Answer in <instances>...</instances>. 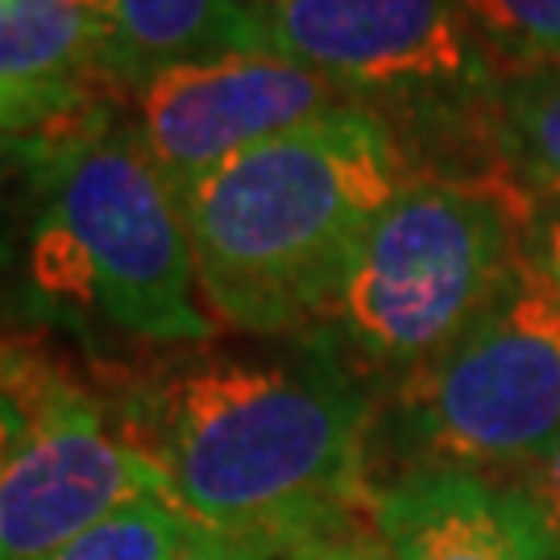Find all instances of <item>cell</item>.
<instances>
[{"instance_id": "cell-1", "label": "cell", "mask_w": 560, "mask_h": 560, "mask_svg": "<svg viewBox=\"0 0 560 560\" xmlns=\"http://www.w3.org/2000/svg\"><path fill=\"white\" fill-rule=\"evenodd\" d=\"M374 416L337 353L196 358L141 386L125 432L196 523L287 552L370 511Z\"/></svg>"}, {"instance_id": "cell-2", "label": "cell", "mask_w": 560, "mask_h": 560, "mask_svg": "<svg viewBox=\"0 0 560 560\" xmlns=\"http://www.w3.org/2000/svg\"><path fill=\"white\" fill-rule=\"evenodd\" d=\"M416 171L378 104L349 101L179 187L208 316L249 337L320 328L365 229Z\"/></svg>"}, {"instance_id": "cell-3", "label": "cell", "mask_w": 560, "mask_h": 560, "mask_svg": "<svg viewBox=\"0 0 560 560\" xmlns=\"http://www.w3.org/2000/svg\"><path fill=\"white\" fill-rule=\"evenodd\" d=\"M21 279L50 320L138 345L217 337L179 191L145 154L133 120L101 117L59 133L21 249Z\"/></svg>"}, {"instance_id": "cell-4", "label": "cell", "mask_w": 560, "mask_h": 560, "mask_svg": "<svg viewBox=\"0 0 560 560\" xmlns=\"http://www.w3.org/2000/svg\"><path fill=\"white\" fill-rule=\"evenodd\" d=\"M536 217L540 203L490 166L416 171L345 270L324 320L337 358L386 395L436 365L532 258Z\"/></svg>"}, {"instance_id": "cell-5", "label": "cell", "mask_w": 560, "mask_h": 560, "mask_svg": "<svg viewBox=\"0 0 560 560\" xmlns=\"http://www.w3.org/2000/svg\"><path fill=\"white\" fill-rule=\"evenodd\" d=\"M557 436L560 282L532 245L502 300L436 365L378 402L370 481L432 469L515 481Z\"/></svg>"}, {"instance_id": "cell-6", "label": "cell", "mask_w": 560, "mask_h": 560, "mask_svg": "<svg viewBox=\"0 0 560 560\" xmlns=\"http://www.w3.org/2000/svg\"><path fill=\"white\" fill-rule=\"evenodd\" d=\"M25 399V432L0 460V560L55 557L129 499L166 490L162 469L125 423L30 345Z\"/></svg>"}, {"instance_id": "cell-7", "label": "cell", "mask_w": 560, "mask_h": 560, "mask_svg": "<svg viewBox=\"0 0 560 560\" xmlns=\"http://www.w3.org/2000/svg\"><path fill=\"white\" fill-rule=\"evenodd\" d=\"M349 101L358 96L300 62L270 50H241L150 80L133 96V129L179 191L241 150L291 133Z\"/></svg>"}, {"instance_id": "cell-8", "label": "cell", "mask_w": 560, "mask_h": 560, "mask_svg": "<svg viewBox=\"0 0 560 560\" xmlns=\"http://www.w3.org/2000/svg\"><path fill=\"white\" fill-rule=\"evenodd\" d=\"M460 0H261L258 46L300 62L349 96L457 83L478 62Z\"/></svg>"}, {"instance_id": "cell-9", "label": "cell", "mask_w": 560, "mask_h": 560, "mask_svg": "<svg viewBox=\"0 0 560 560\" xmlns=\"http://www.w3.org/2000/svg\"><path fill=\"white\" fill-rule=\"evenodd\" d=\"M370 523L395 560H552L523 494L478 474H402L374 486Z\"/></svg>"}, {"instance_id": "cell-10", "label": "cell", "mask_w": 560, "mask_h": 560, "mask_svg": "<svg viewBox=\"0 0 560 560\" xmlns=\"http://www.w3.org/2000/svg\"><path fill=\"white\" fill-rule=\"evenodd\" d=\"M104 88L138 96L162 71L258 46V0H96Z\"/></svg>"}, {"instance_id": "cell-11", "label": "cell", "mask_w": 560, "mask_h": 560, "mask_svg": "<svg viewBox=\"0 0 560 560\" xmlns=\"http://www.w3.org/2000/svg\"><path fill=\"white\" fill-rule=\"evenodd\" d=\"M490 171L532 200H560V67H511L486 96Z\"/></svg>"}, {"instance_id": "cell-12", "label": "cell", "mask_w": 560, "mask_h": 560, "mask_svg": "<svg viewBox=\"0 0 560 560\" xmlns=\"http://www.w3.org/2000/svg\"><path fill=\"white\" fill-rule=\"evenodd\" d=\"M96 0H0V80L104 92Z\"/></svg>"}, {"instance_id": "cell-13", "label": "cell", "mask_w": 560, "mask_h": 560, "mask_svg": "<svg viewBox=\"0 0 560 560\" xmlns=\"http://www.w3.org/2000/svg\"><path fill=\"white\" fill-rule=\"evenodd\" d=\"M200 523L166 490L138 494L46 560H175Z\"/></svg>"}, {"instance_id": "cell-14", "label": "cell", "mask_w": 560, "mask_h": 560, "mask_svg": "<svg viewBox=\"0 0 560 560\" xmlns=\"http://www.w3.org/2000/svg\"><path fill=\"white\" fill-rule=\"evenodd\" d=\"M108 113H104L96 88L0 80V141L67 133V129H80Z\"/></svg>"}, {"instance_id": "cell-15", "label": "cell", "mask_w": 560, "mask_h": 560, "mask_svg": "<svg viewBox=\"0 0 560 560\" xmlns=\"http://www.w3.org/2000/svg\"><path fill=\"white\" fill-rule=\"evenodd\" d=\"M460 9L520 67H560V0H460Z\"/></svg>"}, {"instance_id": "cell-16", "label": "cell", "mask_w": 560, "mask_h": 560, "mask_svg": "<svg viewBox=\"0 0 560 560\" xmlns=\"http://www.w3.org/2000/svg\"><path fill=\"white\" fill-rule=\"evenodd\" d=\"M59 133H42V138H4L0 141V261L18 249H25L30 221L38 212L42 179L55 154Z\"/></svg>"}, {"instance_id": "cell-17", "label": "cell", "mask_w": 560, "mask_h": 560, "mask_svg": "<svg viewBox=\"0 0 560 560\" xmlns=\"http://www.w3.org/2000/svg\"><path fill=\"white\" fill-rule=\"evenodd\" d=\"M279 560H395V552L386 548L378 527L370 523V511H365V515L340 520L316 536H307V540L291 544Z\"/></svg>"}, {"instance_id": "cell-18", "label": "cell", "mask_w": 560, "mask_h": 560, "mask_svg": "<svg viewBox=\"0 0 560 560\" xmlns=\"http://www.w3.org/2000/svg\"><path fill=\"white\" fill-rule=\"evenodd\" d=\"M506 486H515L523 494V502L532 506L548 552H552V560H560V436L523 469L520 478L506 481Z\"/></svg>"}, {"instance_id": "cell-19", "label": "cell", "mask_w": 560, "mask_h": 560, "mask_svg": "<svg viewBox=\"0 0 560 560\" xmlns=\"http://www.w3.org/2000/svg\"><path fill=\"white\" fill-rule=\"evenodd\" d=\"M30 420V399H25V345L0 337V460L18 444Z\"/></svg>"}, {"instance_id": "cell-20", "label": "cell", "mask_w": 560, "mask_h": 560, "mask_svg": "<svg viewBox=\"0 0 560 560\" xmlns=\"http://www.w3.org/2000/svg\"><path fill=\"white\" fill-rule=\"evenodd\" d=\"M282 548L270 540H254V536H233V532H217V527H196L191 540L175 560H279Z\"/></svg>"}, {"instance_id": "cell-21", "label": "cell", "mask_w": 560, "mask_h": 560, "mask_svg": "<svg viewBox=\"0 0 560 560\" xmlns=\"http://www.w3.org/2000/svg\"><path fill=\"white\" fill-rule=\"evenodd\" d=\"M536 258L560 282V200L544 203L540 217H536Z\"/></svg>"}, {"instance_id": "cell-22", "label": "cell", "mask_w": 560, "mask_h": 560, "mask_svg": "<svg viewBox=\"0 0 560 560\" xmlns=\"http://www.w3.org/2000/svg\"><path fill=\"white\" fill-rule=\"evenodd\" d=\"M258 4H261V0H258Z\"/></svg>"}]
</instances>
